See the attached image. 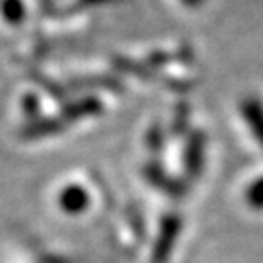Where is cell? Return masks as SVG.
Instances as JSON below:
<instances>
[{"mask_svg": "<svg viewBox=\"0 0 263 263\" xmlns=\"http://www.w3.org/2000/svg\"><path fill=\"white\" fill-rule=\"evenodd\" d=\"M104 111V104L100 98L96 96H84V98H78L74 102L65 105V109L61 111V119L63 123H72L78 119H86V117H94V115H102Z\"/></svg>", "mask_w": 263, "mask_h": 263, "instance_id": "cell-1", "label": "cell"}, {"mask_svg": "<svg viewBox=\"0 0 263 263\" xmlns=\"http://www.w3.org/2000/svg\"><path fill=\"white\" fill-rule=\"evenodd\" d=\"M65 123L61 117H43V119H33V121L26 125L20 135L26 139H37V137H45V135H55V133L63 131Z\"/></svg>", "mask_w": 263, "mask_h": 263, "instance_id": "cell-2", "label": "cell"}, {"mask_svg": "<svg viewBox=\"0 0 263 263\" xmlns=\"http://www.w3.org/2000/svg\"><path fill=\"white\" fill-rule=\"evenodd\" d=\"M242 113H244L246 121L252 125V131H254L255 139L259 141V144L263 146V105L259 100H246L242 105Z\"/></svg>", "mask_w": 263, "mask_h": 263, "instance_id": "cell-3", "label": "cell"}, {"mask_svg": "<svg viewBox=\"0 0 263 263\" xmlns=\"http://www.w3.org/2000/svg\"><path fill=\"white\" fill-rule=\"evenodd\" d=\"M203 151H205V135L201 133H193L187 144V152H185V166H187L193 174L199 172L201 162H203Z\"/></svg>", "mask_w": 263, "mask_h": 263, "instance_id": "cell-4", "label": "cell"}, {"mask_svg": "<svg viewBox=\"0 0 263 263\" xmlns=\"http://www.w3.org/2000/svg\"><path fill=\"white\" fill-rule=\"evenodd\" d=\"M0 14L6 24L20 26L26 20V4L24 0H0Z\"/></svg>", "mask_w": 263, "mask_h": 263, "instance_id": "cell-5", "label": "cell"}, {"mask_svg": "<svg viewBox=\"0 0 263 263\" xmlns=\"http://www.w3.org/2000/svg\"><path fill=\"white\" fill-rule=\"evenodd\" d=\"M72 84H74L76 88L94 86V88H105V90H121V84L117 82V78H109V76H90V78H80V80H74Z\"/></svg>", "mask_w": 263, "mask_h": 263, "instance_id": "cell-6", "label": "cell"}, {"mask_svg": "<svg viewBox=\"0 0 263 263\" xmlns=\"http://www.w3.org/2000/svg\"><path fill=\"white\" fill-rule=\"evenodd\" d=\"M22 109L26 113V117L31 119H37L39 111H41V104H39V98L35 94H26L22 100Z\"/></svg>", "mask_w": 263, "mask_h": 263, "instance_id": "cell-7", "label": "cell"}, {"mask_svg": "<svg viewBox=\"0 0 263 263\" xmlns=\"http://www.w3.org/2000/svg\"><path fill=\"white\" fill-rule=\"evenodd\" d=\"M248 203L252 207L263 209V178L250 185V189H248Z\"/></svg>", "mask_w": 263, "mask_h": 263, "instance_id": "cell-8", "label": "cell"}, {"mask_svg": "<svg viewBox=\"0 0 263 263\" xmlns=\"http://www.w3.org/2000/svg\"><path fill=\"white\" fill-rule=\"evenodd\" d=\"M33 76H37V80H35V82H39L45 90H49L55 100H63V98H65V90H63L59 84H55L51 78H45V76H41L39 72H33Z\"/></svg>", "mask_w": 263, "mask_h": 263, "instance_id": "cell-9", "label": "cell"}, {"mask_svg": "<svg viewBox=\"0 0 263 263\" xmlns=\"http://www.w3.org/2000/svg\"><path fill=\"white\" fill-rule=\"evenodd\" d=\"M172 59H174V57L170 55V53H166V51H154V53H151V55L146 57V63H144V65L151 66V68H156V66L168 65Z\"/></svg>", "mask_w": 263, "mask_h": 263, "instance_id": "cell-10", "label": "cell"}, {"mask_svg": "<svg viewBox=\"0 0 263 263\" xmlns=\"http://www.w3.org/2000/svg\"><path fill=\"white\" fill-rule=\"evenodd\" d=\"M146 142H148V146L152 151H158L162 146V129H160V125H152L148 135H146Z\"/></svg>", "mask_w": 263, "mask_h": 263, "instance_id": "cell-11", "label": "cell"}, {"mask_svg": "<svg viewBox=\"0 0 263 263\" xmlns=\"http://www.w3.org/2000/svg\"><path fill=\"white\" fill-rule=\"evenodd\" d=\"M205 0H181V4H185L187 8H199Z\"/></svg>", "mask_w": 263, "mask_h": 263, "instance_id": "cell-12", "label": "cell"}, {"mask_svg": "<svg viewBox=\"0 0 263 263\" xmlns=\"http://www.w3.org/2000/svg\"><path fill=\"white\" fill-rule=\"evenodd\" d=\"M88 2H102V0H88Z\"/></svg>", "mask_w": 263, "mask_h": 263, "instance_id": "cell-13", "label": "cell"}, {"mask_svg": "<svg viewBox=\"0 0 263 263\" xmlns=\"http://www.w3.org/2000/svg\"><path fill=\"white\" fill-rule=\"evenodd\" d=\"M41 2H45V0H41Z\"/></svg>", "mask_w": 263, "mask_h": 263, "instance_id": "cell-14", "label": "cell"}]
</instances>
